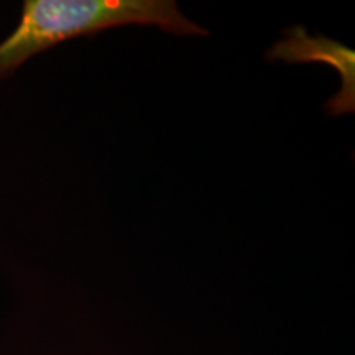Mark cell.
Instances as JSON below:
<instances>
[{
  "instance_id": "obj_1",
  "label": "cell",
  "mask_w": 355,
  "mask_h": 355,
  "mask_svg": "<svg viewBox=\"0 0 355 355\" xmlns=\"http://www.w3.org/2000/svg\"><path fill=\"white\" fill-rule=\"evenodd\" d=\"M123 25H155L173 35L207 37L175 0H25L19 25L0 43V79L66 40Z\"/></svg>"
},
{
  "instance_id": "obj_2",
  "label": "cell",
  "mask_w": 355,
  "mask_h": 355,
  "mask_svg": "<svg viewBox=\"0 0 355 355\" xmlns=\"http://www.w3.org/2000/svg\"><path fill=\"white\" fill-rule=\"evenodd\" d=\"M283 38L265 53L266 61L283 63H326L340 76V89L326 102L331 115L354 114L355 110V51L326 35H309L303 25L283 32Z\"/></svg>"
}]
</instances>
